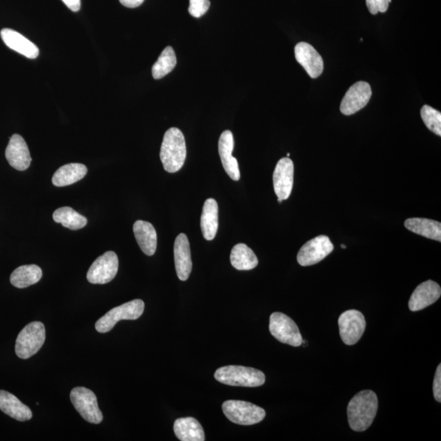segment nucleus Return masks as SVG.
<instances>
[{
	"label": "nucleus",
	"mask_w": 441,
	"mask_h": 441,
	"mask_svg": "<svg viewBox=\"0 0 441 441\" xmlns=\"http://www.w3.org/2000/svg\"><path fill=\"white\" fill-rule=\"evenodd\" d=\"M379 400L373 390H362L350 400L348 406L350 428L355 432L367 430L377 415Z\"/></svg>",
	"instance_id": "obj_1"
},
{
	"label": "nucleus",
	"mask_w": 441,
	"mask_h": 441,
	"mask_svg": "<svg viewBox=\"0 0 441 441\" xmlns=\"http://www.w3.org/2000/svg\"><path fill=\"white\" fill-rule=\"evenodd\" d=\"M159 155L165 171L174 173L183 167L187 146L181 130L171 128L165 133Z\"/></svg>",
	"instance_id": "obj_2"
},
{
	"label": "nucleus",
	"mask_w": 441,
	"mask_h": 441,
	"mask_svg": "<svg viewBox=\"0 0 441 441\" xmlns=\"http://www.w3.org/2000/svg\"><path fill=\"white\" fill-rule=\"evenodd\" d=\"M214 378L219 383L234 387L258 388L265 382V376L256 369L228 365L217 369Z\"/></svg>",
	"instance_id": "obj_3"
},
{
	"label": "nucleus",
	"mask_w": 441,
	"mask_h": 441,
	"mask_svg": "<svg viewBox=\"0 0 441 441\" xmlns=\"http://www.w3.org/2000/svg\"><path fill=\"white\" fill-rule=\"evenodd\" d=\"M46 331L42 322H34L25 327L18 336L15 352L19 358L27 360L43 347Z\"/></svg>",
	"instance_id": "obj_4"
},
{
	"label": "nucleus",
	"mask_w": 441,
	"mask_h": 441,
	"mask_svg": "<svg viewBox=\"0 0 441 441\" xmlns=\"http://www.w3.org/2000/svg\"><path fill=\"white\" fill-rule=\"evenodd\" d=\"M222 408L225 417L235 424L254 425L262 422L265 417L263 408L242 400H228Z\"/></svg>",
	"instance_id": "obj_5"
},
{
	"label": "nucleus",
	"mask_w": 441,
	"mask_h": 441,
	"mask_svg": "<svg viewBox=\"0 0 441 441\" xmlns=\"http://www.w3.org/2000/svg\"><path fill=\"white\" fill-rule=\"evenodd\" d=\"M145 303L141 299H135L114 308L98 320L95 328L98 332L105 334L110 332L114 325L120 320H134L142 317L144 312Z\"/></svg>",
	"instance_id": "obj_6"
},
{
	"label": "nucleus",
	"mask_w": 441,
	"mask_h": 441,
	"mask_svg": "<svg viewBox=\"0 0 441 441\" xmlns=\"http://www.w3.org/2000/svg\"><path fill=\"white\" fill-rule=\"evenodd\" d=\"M269 329L273 337L280 343L295 348L303 344V339L298 325L285 314L275 312L270 315Z\"/></svg>",
	"instance_id": "obj_7"
},
{
	"label": "nucleus",
	"mask_w": 441,
	"mask_h": 441,
	"mask_svg": "<svg viewBox=\"0 0 441 441\" xmlns=\"http://www.w3.org/2000/svg\"><path fill=\"white\" fill-rule=\"evenodd\" d=\"M71 400L75 409L87 422L99 424L103 422V415L100 410L96 395L84 387L75 388L71 393Z\"/></svg>",
	"instance_id": "obj_8"
},
{
	"label": "nucleus",
	"mask_w": 441,
	"mask_h": 441,
	"mask_svg": "<svg viewBox=\"0 0 441 441\" xmlns=\"http://www.w3.org/2000/svg\"><path fill=\"white\" fill-rule=\"evenodd\" d=\"M338 327L343 342L345 345H353L362 338L367 329V320L359 310H348L340 315Z\"/></svg>",
	"instance_id": "obj_9"
},
{
	"label": "nucleus",
	"mask_w": 441,
	"mask_h": 441,
	"mask_svg": "<svg viewBox=\"0 0 441 441\" xmlns=\"http://www.w3.org/2000/svg\"><path fill=\"white\" fill-rule=\"evenodd\" d=\"M334 249V244L327 235H319L301 248L297 257L298 263L303 267L317 264L329 256Z\"/></svg>",
	"instance_id": "obj_10"
},
{
	"label": "nucleus",
	"mask_w": 441,
	"mask_h": 441,
	"mask_svg": "<svg viewBox=\"0 0 441 441\" xmlns=\"http://www.w3.org/2000/svg\"><path fill=\"white\" fill-rule=\"evenodd\" d=\"M118 269L117 254L113 251H109L94 261L87 273V279L89 283L94 284H107L115 277Z\"/></svg>",
	"instance_id": "obj_11"
},
{
	"label": "nucleus",
	"mask_w": 441,
	"mask_h": 441,
	"mask_svg": "<svg viewBox=\"0 0 441 441\" xmlns=\"http://www.w3.org/2000/svg\"><path fill=\"white\" fill-rule=\"evenodd\" d=\"M372 96V90L367 82L355 83L345 93L340 110L345 115H352L363 109Z\"/></svg>",
	"instance_id": "obj_12"
},
{
	"label": "nucleus",
	"mask_w": 441,
	"mask_h": 441,
	"mask_svg": "<svg viewBox=\"0 0 441 441\" xmlns=\"http://www.w3.org/2000/svg\"><path fill=\"white\" fill-rule=\"evenodd\" d=\"M294 166L289 157L279 159L273 173V185L275 195L282 200L288 199L294 185Z\"/></svg>",
	"instance_id": "obj_13"
},
{
	"label": "nucleus",
	"mask_w": 441,
	"mask_h": 441,
	"mask_svg": "<svg viewBox=\"0 0 441 441\" xmlns=\"http://www.w3.org/2000/svg\"><path fill=\"white\" fill-rule=\"evenodd\" d=\"M295 58L310 78L320 77L324 71V62L322 56L312 45L301 42L296 45Z\"/></svg>",
	"instance_id": "obj_14"
},
{
	"label": "nucleus",
	"mask_w": 441,
	"mask_h": 441,
	"mask_svg": "<svg viewBox=\"0 0 441 441\" xmlns=\"http://www.w3.org/2000/svg\"><path fill=\"white\" fill-rule=\"evenodd\" d=\"M5 157L13 168L24 171L32 163L31 154L26 141L19 134L13 135L5 152Z\"/></svg>",
	"instance_id": "obj_15"
},
{
	"label": "nucleus",
	"mask_w": 441,
	"mask_h": 441,
	"mask_svg": "<svg viewBox=\"0 0 441 441\" xmlns=\"http://www.w3.org/2000/svg\"><path fill=\"white\" fill-rule=\"evenodd\" d=\"M174 263L178 277L182 282L188 279L192 270V253L187 235L179 234L174 243Z\"/></svg>",
	"instance_id": "obj_16"
},
{
	"label": "nucleus",
	"mask_w": 441,
	"mask_h": 441,
	"mask_svg": "<svg viewBox=\"0 0 441 441\" xmlns=\"http://www.w3.org/2000/svg\"><path fill=\"white\" fill-rule=\"evenodd\" d=\"M441 289L440 285L428 280L419 285L411 295L409 308L411 312H419L435 303L440 298Z\"/></svg>",
	"instance_id": "obj_17"
},
{
	"label": "nucleus",
	"mask_w": 441,
	"mask_h": 441,
	"mask_svg": "<svg viewBox=\"0 0 441 441\" xmlns=\"http://www.w3.org/2000/svg\"><path fill=\"white\" fill-rule=\"evenodd\" d=\"M235 143L233 133L225 130L220 134L218 142V152L225 173L234 181H239L240 172L237 159L232 157Z\"/></svg>",
	"instance_id": "obj_18"
},
{
	"label": "nucleus",
	"mask_w": 441,
	"mask_h": 441,
	"mask_svg": "<svg viewBox=\"0 0 441 441\" xmlns=\"http://www.w3.org/2000/svg\"><path fill=\"white\" fill-rule=\"evenodd\" d=\"M0 36L9 48L29 59L38 58L39 53L38 47L22 34L12 29L5 28L0 32Z\"/></svg>",
	"instance_id": "obj_19"
},
{
	"label": "nucleus",
	"mask_w": 441,
	"mask_h": 441,
	"mask_svg": "<svg viewBox=\"0 0 441 441\" xmlns=\"http://www.w3.org/2000/svg\"><path fill=\"white\" fill-rule=\"evenodd\" d=\"M0 410L20 422H25L32 418V410L28 406L6 390H0Z\"/></svg>",
	"instance_id": "obj_20"
},
{
	"label": "nucleus",
	"mask_w": 441,
	"mask_h": 441,
	"mask_svg": "<svg viewBox=\"0 0 441 441\" xmlns=\"http://www.w3.org/2000/svg\"><path fill=\"white\" fill-rule=\"evenodd\" d=\"M133 232L142 251L147 256H152L157 248V234L153 225L138 220L133 225Z\"/></svg>",
	"instance_id": "obj_21"
},
{
	"label": "nucleus",
	"mask_w": 441,
	"mask_h": 441,
	"mask_svg": "<svg viewBox=\"0 0 441 441\" xmlns=\"http://www.w3.org/2000/svg\"><path fill=\"white\" fill-rule=\"evenodd\" d=\"M204 238L213 240L218 230V205L214 199L205 200L202 218H200Z\"/></svg>",
	"instance_id": "obj_22"
},
{
	"label": "nucleus",
	"mask_w": 441,
	"mask_h": 441,
	"mask_svg": "<svg viewBox=\"0 0 441 441\" xmlns=\"http://www.w3.org/2000/svg\"><path fill=\"white\" fill-rule=\"evenodd\" d=\"M174 433L182 441H204L205 435L202 424L194 418H181L175 421Z\"/></svg>",
	"instance_id": "obj_23"
},
{
	"label": "nucleus",
	"mask_w": 441,
	"mask_h": 441,
	"mask_svg": "<svg viewBox=\"0 0 441 441\" xmlns=\"http://www.w3.org/2000/svg\"><path fill=\"white\" fill-rule=\"evenodd\" d=\"M87 173L88 169L84 164H68L58 169L53 175L52 182L55 187H67L83 179Z\"/></svg>",
	"instance_id": "obj_24"
},
{
	"label": "nucleus",
	"mask_w": 441,
	"mask_h": 441,
	"mask_svg": "<svg viewBox=\"0 0 441 441\" xmlns=\"http://www.w3.org/2000/svg\"><path fill=\"white\" fill-rule=\"evenodd\" d=\"M405 228L415 234L426 238L441 242V223L427 218H409L404 222Z\"/></svg>",
	"instance_id": "obj_25"
},
{
	"label": "nucleus",
	"mask_w": 441,
	"mask_h": 441,
	"mask_svg": "<svg viewBox=\"0 0 441 441\" xmlns=\"http://www.w3.org/2000/svg\"><path fill=\"white\" fill-rule=\"evenodd\" d=\"M42 275V270L37 265H21L12 273L10 282L14 287L25 289L38 283Z\"/></svg>",
	"instance_id": "obj_26"
},
{
	"label": "nucleus",
	"mask_w": 441,
	"mask_h": 441,
	"mask_svg": "<svg viewBox=\"0 0 441 441\" xmlns=\"http://www.w3.org/2000/svg\"><path fill=\"white\" fill-rule=\"evenodd\" d=\"M230 263L239 270H249L257 267L258 259L253 250L244 244L235 245L230 253Z\"/></svg>",
	"instance_id": "obj_27"
},
{
	"label": "nucleus",
	"mask_w": 441,
	"mask_h": 441,
	"mask_svg": "<svg viewBox=\"0 0 441 441\" xmlns=\"http://www.w3.org/2000/svg\"><path fill=\"white\" fill-rule=\"evenodd\" d=\"M53 220L61 223L64 228L77 230L82 229L88 223V219L71 207L59 208L53 213Z\"/></svg>",
	"instance_id": "obj_28"
},
{
	"label": "nucleus",
	"mask_w": 441,
	"mask_h": 441,
	"mask_svg": "<svg viewBox=\"0 0 441 441\" xmlns=\"http://www.w3.org/2000/svg\"><path fill=\"white\" fill-rule=\"evenodd\" d=\"M176 65L177 58L173 48L170 46L165 48L152 67L153 78L160 79L166 77L176 67Z\"/></svg>",
	"instance_id": "obj_29"
},
{
	"label": "nucleus",
	"mask_w": 441,
	"mask_h": 441,
	"mask_svg": "<svg viewBox=\"0 0 441 441\" xmlns=\"http://www.w3.org/2000/svg\"><path fill=\"white\" fill-rule=\"evenodd\" d=\"M421 117L430 131L441 136V113L437 110L425 105L421 110Z\"/></svg>",
	"instance_id": "obj_30"
},
{
	"label": "nucleus",
	"mask_w": 441,
	"mask_h": 441,
	"mask_svg": "<svg viewBox=\"0 0 441 441\" xmlns=\"http://www.w3.org/2000/svg\"><path fill=\"white\" fill-rule=\"evenodd\" d=\"M209 0H190L189 13L194 18H202L208 12Z\"/></svg>",
	"instance_id": "obj_31"
},
{
	"label": "nucleus",
	"mask_w": 441,
	"mask_h": 441,
	"mask_svg": "<svg viewBox=\"0 0 441 441\" xmlns=\"http://www.w3.org/2000/svg\"><path fill=\"white\" fill-rule=\"evenodd\" d=\"M371 14L386 13L389 7L388 0H365Z\"/></svg>",
	"instance_id": "obj_32"
},
{
	"label": "nucleus",
	"mask_w": 441,
	"mask_h": 441,
	"mask_svg": "<svg viewBox=\"0 0 441 441\" xmlns=\"http://www.w3.org/2000/svg\"><path fill=\"white\" fill-rule=\"evenodd\" d=\"M433 394L437 402H441V365L439 364L433 382Z\"/></svg>",
	"instance_id": "obj_33"
},
{
	"label": "nucleus",
	"mask_w": 441,
	"mask_h": 441,
	"mask_svg": "<svg viewBox=\"0 0 441 441\" xmlns=\"http://www.w3.org/2000/svg\"><path fill=\"white\" fill-rule=\"evenodd\" d=\"M62 1L73 12H78L81 7V0H62Z\"/></svg>",
	"instance_id": "obj_34"
},
{
	"label": "nucleus",
	"mask_w": 441,
	"mask_h": 441,
	"mask_svg": "<svg viewBox=\"0 0 441 441\" xmlns=\"http://www.w3.org/2000/svg\"><path fill=\"white\" fill-rule=\"evenodd\" d=\"M119 2L124 5V7L134 8L139 7L140 5H142L144 0H119Z\"/></svg>",
	"instance_id": "obj_35"
},
{
	"label": "nucleus",
	"mask_w": 441,
	"mask_h": 441,
	"mask_svg": "<svg viewBox=\"0 0 441 441\" xmlns=\"http://www.w3.org/2000/svg\"><path fill=\"white\" fill-rule=\"evenodd\" d=\"M341 247H342L343 249H345V248H347V247H345V245H344V244L341 245Z\"/></svg>",
	"instance_id": "obj_36"
},
{
	"label": "nucleus",
	"mask_w": 441,
	"mask_h": 441,
	"mask_svg": "<svg viewBox=\"0 0 441 441\" xmlns=\"http://www.w3.org/2000/svg\"><path fill=\"white\" fill-rule=\"evenodd\" d=\"M278 202H279V203H282L283 200L282 199H279L278 198Z\"/></svg>",
	"instance_id": "obj_37"
},
{
	"label": "nucleus",
	"mask_w": 441,
	"mask_h": 441,
	"mask_svg": "<svg viewBox=\"0 0 441 441\" xmlns=\"http://www.w3.org/2000/svg\"><path fill=\"white\" fill-rule=\"evenodd\" d=\"M289 155H290V154H289V153H288V154H287V157H289Z\"/></svg>",
	"instance_id": "obj_38"
}]
</instances>
